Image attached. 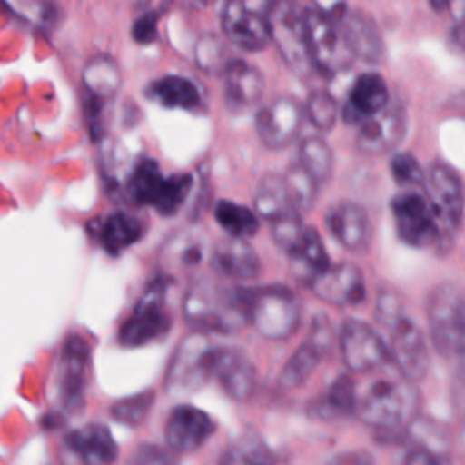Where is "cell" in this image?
I'll return each mask as SVG.
<instances>
[{"mask_svg": "<svg viewBox=\"0 0 465 465\" xmlns=\"http://www.w3.org/2000/svg\"><path fill=\"white\" fill-rule=\"evenodd\" d=\"M418 401L412 381L394 369L392 374L383 372L361 391L356 387L354 414L381 434H398L412 423Z\"/></svg>", "mask_w": 465, "mask_h": 465, "instance_id": "6da1fadb", "label": "cell"}, {"mask_svg": "<svg viewBox=\"0 0 465 465\" xmlns=\"http://www.w3.org/2000/svg\"><path fill=\"white\" fill-rule=\"evenodd\" d=\"M182 312L185 322L198 332H232L247 320L238 287L202 278L196 280L183 296Z\"/></svg>", "mask_w": 465, "mask_h": 465, "instance_id": "7a4b0ae2", "label": "cell"}, {"mask_svg": "<svg viewBox=\"0 0 465 465\" xmlns=\"http://www.w3.org/2000/svg\"><path fill=\"white\" fill-rule=\"evenodd\" d=\"M245 320L263 338L285 340L302 322V302L285 285L238 287Z\"/></svg>", "mask_w": 465, "mask_h": 465, "instance_id": "3957f363", "label": "cell"}, {"mask_svg": "<svg viewBox=\"0 0 465 465\" xmlns=\"http://www.w3.org/2000/svg\"><path fill=\"white\" fill-rule=\"evenodd\" d=\"M425 198L436 225L434 249L449 252L458 238L463 218V189L460 174L443 162H434L427 173Z\"/></svg>", "mask_w": 465, "mask_h": 465, "instance_id": "277c9868", "label": "cell"}, {"mask_svg": "<svg viewBox=\"0 0 465 465\" xmlns=\"http://www.w3.org/2000/svg\"><path fill=\"white\" fill-rule=\"evenodd\" d=\"M216 345L211 341L209 334L193 331L185 334L165 371V389L171 394H189L203 387L213 378Z\"/></svg>", "mask_w": 465, "mask_h": 465, "instance_id": "5b68a950", "label": "cell"}, {"mask_svg": "<svg viewBox=\"0 0 465 465\" xmlns=\"http://www.w3.org/2000/svg\"><path fill=\"white\" fill-rule=\"evenodd\" d=\"M427 318L434 349L445 356H460L465 338V305L461 289L443 282L432 289L427 302Z\"/></svg>", "mask_w": 465, "mask_h": 465, "instance_id": "8992f818", "label": "cell"}, {"mask_svg": "<svg viewBox=\"0 0 465 465\" xmlns=\"http://www.w3.org/2000/svg\"><path fill=\"white\" fill-rule=\"evenodd\" d=\"M189 189V174L163 176L160 165L151 158L138 162L127 182V193L131 200L138 205L154 207L162 216L174 214L185 202Z\"/></svg>", "mask_w": 465, "mask_h": 465, "instance_id": "52a82bcc", "label": "cell"}, {"mask_svg": "<svg viewBox=\"0 0 465 465\" xmlns=\"http://www.w3.org/2000/svg\"><path fill=\"white\" fill-rule=\"evenodd\" d=\"M267 31L285 60V64L300 76L312 71L305 42V16L303 7L296 0H269L267 5Z\"/></svg>", "mask_w": 465, "mask_h": 465, "instance_id": "ba28073f", "label": "cell"}, {"mask_svg": "<svg viewBox=\"0 0 465 465\" xmlns=\"http://www.w3.org/2000/svg\"><path fill=\"white\" fill-rule=\"evenodd\" d=\"M165 289L167 282L163 276L147 285L129 318L120 325V345L129 349L143 347L169 332L171 318L165 311Z\"/></svg>", "mask_w": 465, "mask_h": 465, "instance_id": "9c48e42d", "label": "cell"}, {"mask_svg": "<svg viewBox=\"0 0 465 465\" xmlns=\"http://www.w3.org/2000/svg\"><path fill=\"white\" fill-rule=\"evenodd\" d=\"M305 16V42L312 69H320L325 74H336L345 71L352 64V54L341 36L338 22L303 7Z\"/></svg>", "mask_w": 465, "mask_h": 465, "instance_id": "30bf717a", "label": "cell"}, {"mask_svg": "<svg viewBox=\"0 0 465 465\" xmlns=\"http://www.w3.org/2000/svg\"><path fill=\"white\" fill-rule=\"evenodd\" d=\"M269 0H223L222 29L225 36L242 51H262L269 44L267 31Z\"/></svg>", "mask_w": 465, "mask_h": 465, "instance_id": "8fae6325", "label": "cell"}, {"mask_svg": "<svg viewBox=\"0 0 465 465\" xmlns=\"http://www.w3.org/2000/svg\"><path fill=\"white\" fill-rule=\"evenodd\" d=\"M391 331L387 347L394 369L409 381H420L427 376L430 358L420 327L403 312L385 325Z\"/></svg>", "mask_w": 465, "mask_h": 465, "instance_id": "7c38bea8", "label": "cell"}, {"mask_svg": "<svg viewBox=\"0 0 465 465\" xmlns=\"http://www.w3.org/2000/svg\"><path fill=\"white\" fill-rule=\"evenodd\" d=\"M334 341V329L329 322V316L316 314L309 327L307 338L292 352V356L283 365L278 376L280 389H296L303 385L311 374L316 371L320 361L329 352Z\"/></svg>", "mask_w": 465, "mask_h": 465, "instance_id": "4fadbf2b", "label": "cell"}, {"mask_svg": "<svg viewBox=\"0 0 465 465\" xmlns=\"http://www.w3.org/2000/svg\"><path fill=\"white\" fill-rule=\"evenodd\" d=\"M340 352L351 372L365 374L385 367L389 351L378 332L365 322L349 318L340 331Z\"/></svg>", "mask_w": 465, "mask_h": 465, "instance_id": "5bb4252c", "label": "cell"}, {"mask_svg": "<svg viewBox=\"0 0 465 465\" xmlns=\"http://www.w3.org/2000/svg\"><path fill=\"white\" fill-rule=\"evenodd\" d=\"M303 105L291 96H278L258 107L254 127L267 149H283L294 142L303 125Z\"/></svg>", "mask_w": 465, "mask_h": 465, "instance_id": "9a60e30c", "label": "cell"}, {"mask_svg": "<svg viewBox=\"0 0 465 465\" xmlns=\"http://www.w3.org/2000/svg\"><path fill=\"white\" fill-rule=\"evenodd\" d=\"M391 213L398 236L411 247H429L436 243V225L425 194L407 189L391 200Z\"/></svg>", "mask_w": 465, "mask_h": 465, "instance_id": "2e32d148", "label": "cell"}, {"mask_svg": "<svg viewBox=\"0 0 465 465\" xmlns=\"http://www.w3.org/2000/svg\"><path fill=\"white\" fill-rule=\"evenodd\" d=\"M214 420L202 409L182 403L176 405L165 421V443L174 452H194L214 434Z\"/></svg>", "mask_w": 465, "mask_h": 465, "instance_id": "e0dca14e", "label": "cell"}, {"mask_svg": "<svg viewBox=\"0 0 465 465\" xmlns=\"http://www.w3.org/2000/svg\"><path fill=\"white\" fill-rule=\"evenodd\" d=\"M311 291L323 302L340 307L358 305L365 300V278L354 263L343 262L329 265L323 272L312 276L309 282Z\"/></svg>", "mask_w": 465, "mask_h": 465, "instance_id": "ac0fdd59", "label": "cell"}, {"mask_svg": "<svg viewBox=\"0 0 465 465\" xmlns=\"http://www.w3.org/2000/svg\"><path fill=\"white\" fill-rule=\"evenodd\" d=\"M407 131V116L400 105H387L372 118L360 124L356 143L367 154L392 151Z\"/></svg>", "mask_w": 465, "mask_h": 465, "instance_id": "d6986e66", "label": "cell"}, {"mask_svg": "<svg viewBox=\"0 0 465 465\" xmlns=\"http://www.w3.org/2000/svg\"><path fill=\"white\" fill-rule=\"evenodd\" d=\"M341 36L352 54L369 64H380L385 56V42L376 22L360 9H347L338 20Z\"/></svg>", "mask_w": 465, "mask_h": 465, "instance_id": "ffe728a7", "label": "cell"}, {"mask_svg": "<svg viewBox=\"0 0 465 465\" xmlns=\"http://www.w3.org/2000/svg\"><path fill=\"white\" fill-rule=\"evenodd\" d=\"M223 94L229 111L247 113L254 109L263 96V76L262 73L240 60H229L223 69Z\"/></svg>", "mask_w": 465, "mask_h": 465, "instance_id": "44dd1931", "label": "cell"}, {"mask_svg": "<svg viewBox=\"0 0 465 465\" xmlns=\"http://www.w3.org/2000/svg\"><path fill=\"white\" fill-rule=\"evenodd\" d=\"M327 227L336 242L351 252H365L371 243V220L367 211L351 200L338 202L327 213Z\"/></svg>", "mask_w": 465, "mask_h": 465, "instance_id": "7402d4cb", "label": "cell"}, {"mask_svg": "<svg viewBox=\"0 0 465 465\" xmlns=\"http://www.w3.org/2000/svg\"><path fill=\"white\" fill-rule=\"evenodd\" d=\"M89 360H91L89 343L82 336L71 334L62 347L60 372H58V383H60L64 403L71 409L82 403L85 383H87Z\"/></svg>", "mask_w": 465, "mask_h": 465, "instance_id": "603a6c76", "label": "cell"}, {"mask_svg": "<svg viewBox=\"0 0 465 465\" xmlns=\"http://www.w3.org/2000/svg\"><path fill=\"white\" fill-rule=\"evenodd\" d=\"M213 378L218 380L229 398L238 401L247 400L256 385L254 365L242 351L232 347H216Z\"/></svg>", "mask_w": 465, "mask_h": 465, "instance_id": "cb8c5ba5", "label": "cell"}, {"mask_svg": "<svg viewBox=\"0 0 465 465\" xmlns=\"http://www.w3.org/2000/svg\"><path fill=\"white\" fill-rule=\"evenodd\" d=\"M387 105L389 89L385 80L378 73H363L354 80L341 114L347 124L360 125Z\"/></svg>", "mask_w": 465, "mask_h": 465, "instance_id": "d4e9b609", "label": "cell"}, {"mask_svg": "<svg viewBox=\"0 0 465 465\" xmlns=\"http://www.w3.org/2000/svg\"><path fill=\"white\" fill-rule=\"evenodd\" d=\"M211 267L232 280H252L262 271V262L247 240L225 238L211 252Z\"/></svg>", "mask_w": 465, "mask_h": 465, "instance_id": "484cf974", "label": "cell"}, {"mask_svg": "<svg viewBox=\"0 0 465 465\" xmlns=\"http://www.w3.org/2000/svg\"><path fill=\"white\" fill-rule=\"evenodd\" d=\"M65 445L87 465H113L118 445L111 430L102 423H87L65 436Z\"/></svg>", "mask_w": 465, "mask_h": 465, "instance_id": "4316f807", "label": "cell"}, {"mask_svg": "<svg viewBox=\"0 0 465 465\" xmlns=\"http://www.w3.org/2000/svg\"><path fill=\"white\" fill-rule=\"evenodd\" d=\"M82 85L89 98L100 104L111 100L122 85V73L116 60L109 54L91 56L82 69Z\"/></svg>", "mask_w": 465, "mask_h": 465, "instance_id": "83f0119b", "label": "cell"}, {"mask_svg": "<svg viewBox=\"0 0 465 465\" xmlns=\"http://www.w3.org/2000/svg\"><path fill=\"white\" fill-rule=\"evenodd\" d=\"M143 234V223L140 218L127 211H114L104 218L98 227V240L105 252L116 256L122 251L134 245Z\"/></svg>", "mask_w": 465, "mask_h": 465, "instance_id": "f1b7e54d", "label": "cell"}, {"mask_svg": "<svg viewBox=\"0 0 465 465\" xmlns=\"http://www.w3.org/2000/svg\"><path fill=\"white\" fill-rule=\"evenodd\" d=\"M145 94L169 109H196L202 102L198 87L185 76L167 74L151 82L145 89Z\"/></svg>", "mask_w": 465, "mask_h": 465, "instance_id": "f546056e", "label": "cell"}, {"mask_svg": "<svg viewBox=\"0 0 465 465\" xmlns=\"http://www.w3.org/2000/svg\"><path fill=\"white\" fill-rule=\"evenodd\" d=\"M254 207H256V213L269 222H276L289 214H300L294 209V203L291 200L283 176L274 173L262 176V180L258 182Z\"/></svg>", "mask_w": 465, "mask_h": 465, "instance_id": "4dcf8cb0", "label": "cell"}, {"mask_svg": "<svg viewBox=\"0 0 465 465\" xmlns=\"http://www.w3.org/2000/svg\"><path fill=\"white\" fill-rule=\"evenodd\" d=\"M218 465H276V456L258 434L249 432L225 449Z\"/></svg>", "mask_w": 465, "mask_h": 465, "instance_id": "1f68e13d", "label": "cell"}, {"mask_svg": "<svg viewBox=\"0 0 465 465\" xmlns=\"http://www.w3.org/2000/svg\"><path fill=\"white\" fill-rule=\"evenodd\" d=\"M298 165L322 187L332 176V167H334L332 149L323 138L309 136L300 143Z\"/></svg>", "mask_w": 465, "mask_h": 465, "instance_id": "d6a6232c", "label": "cell"}, {"mask_svg": "<svg viewBox=\"0 0 465 465\" xmlns=\"http://www.w3.org/2000/svg\"><path fill=\"white\" fill-rule=\"evenodd\" d=\"M214 218L232 238L247 240L258 231V216L245 205L229 200H220L214 205Z\"/></svg>", "mask_w": 465, "mask_h": 465, "instance_id": "836d02e7", "label": "cell"}, {"mask_svg": "<svg viewBox=\"0 0 465 465\" xmlns=\"http://www.w3.org/2000/svg\"><path fill=\"white\" fill-rule=\"evenodd\" d=\"M356 381L349 374H340L329 387L320 414L322 416H349L354 414L356 405Z\"/></svg>", "mask_w": 465, "mask_h": 465, "instance_id": "e575fe53", "label": "cell"}, {"mask_svg": "<svg viewBox=\"0 0 465 465\" xmlns=\"http://www.w3.org/2000/svg\"><path fill=\"white\" fill-rule=\"evenodd\" d=\"M154 405V391H140L133 396H125L111 405V416L127 427H138L145 421Z\"/></svg>", "mask_w": 465, "mask_h": 465, "instance_id": "d590c367", "label": "cell"}, {"mask_svg": "<svg viewBox=\"0 0 465 465\" xmlns=\"http://www.w3.org/2000/svg\"><path fill=\"white\" fill-rule=\"evenodd\" d=\"M283 180H285V185H287V191L291 194V200L294 203V209L302 214V213H307L314 200H316V194H318V189L320 185L298 165H291L287 169L285 174H282Z\"/></svg>", "mask_w": 465, "mask_h": 465, "instance_id": "8d00e7d4", "label": "cell"}, {"mask_svg": "<svg viewBox=\"0 0 465 465\" xmlns=\"http://www.w3.org/2000/svg\"><path fill=\"white\" fill-rule=\"evenodd\" d=\"M303 116L320 131H331L338 116V104L334 96L325 89H316L309 94Z\"/></svg>", "mask_w": 465, "mask_h": 465, "instance_id": "74e56055", "label": "cell"}, {"mask_svg": "<svg viewBox=\"0 0 465 465\" xmlns=\"http://www.w3.org/2000/svg\"><path fill=\"white\" fill-rule=\"evenodd\" d=\"M271 232H272V240L274 243L289 256L292 258L300 245L303 243V238H305V232H307V227L309 225H303L302 222V216L300 214H289V216H283L276 222H271Z\"/></svg>", "mask_w": 465, "mask_h": 465, "instance_id": "f35d334b", "label": "cell"}, {"mask_svg": "<svg viewBox=\"0 0 465 465\" xmlns=\"http://www.w3.org/2000/svg\"><path fill=\"white\" fill-rule=\"evenodd\" d=\"M0 2L27 24L45 25L53 20V4L49 0H0Z\"/></svg>", "mask_w": 465, "mask_h": 465, "instance_id": "ab89813d", "label": "cell"}, {"mask_svg": "<svg viewBox=\"0 0 465 465\" xmlns=\"http://www.w3.org/2000/svg\"><path fill=\"white\" fill-rule=\"evenodd\" d=\"M391 174L400 185L414 187L423 183V171L420 162L411 153H396L391 158Z\"/></svg>", "mask_w": 465, "mask_h": 465, "instance_id": "60d3db41", "label": "cell"}, {"mask_svg": "<svg viewBox=\"0 0 465 465\" xmlns=\"http://www.w3.org/2000/svg\"><path fill=\"white\" fill-rule=\"evenodd\" d=\"M194 58L198 62V67H202L205 71L223 69V65L227 64L223 58V47H222L220 40L211 35L200 38V42L194 49Z\"/></svg>", "mask_w": 465, "mask_h": 465, "instance_id": "b9f144b4", "label": "cell"}, {"mask_svg": "<svg viewBox=\"0 0 465 465\" xmlns=\"http://www.w3.org/2000/svg\"><path fill=\"white\" fill-rule=\"evenodd\" d=\"M129 465H174L171 454L154 443H140L129 458Z\"/></svg>", "mask_w": 465, "mask_h": 465, "instance_id": "7bdbcfd3", "label": "cell"}, {"mask_svg": "<svg viewBox=\"0 0 465 465\" xmlns=\"http://www.w3.org/2000/svg\"><path fill=\"white\" fill-rule=\"evenodd\" d=\"M131 35L138 44H153L158 38V13L149 11L136 18Z\"/></svg>", "mask_w": 465, "mask_h": 465, "instance_id": "ee69618b", "label": "cell"}, {"mask_svg": "<svg viewBox=\"0 0 465 465\" xmlns=\"http://www.w3.org/2000/svg\"><path fill=\"white\" fill-rule=\"evenodd\" d=\"M403 465H449L445 452L416 443L403 460Z\"/></svg>", "mask_w": 465, "mask_h": 465, "instance_id": "f6af8a7d", "label": "cell"}, {"mask_svg": "<svg viewBox=\"0 0 465 465\" xmlns=\"http://www.w3.org/2000/svg\"><path fill=\"white\" fill-rule=\"evenodd\" d=\"M327 465H376L371 452L363 449H352V450H341L334 454Z\"/></svg>", "mask_w": 465, "mask_h": 465, "instance_id": "bcb514c9", "label": "cell"}, {"mask_svg": "<svg viewBox=\"0 0 465 465\" xmlns=\"http://www.w3.org/2000/svg\"><path fill=\"white\" fill-rule=\"evenodd\" d=\"M312 9L332 18L338 20L349 7H347V0H311Z\"/></svg>", "mask_w": 465, "mask_h": 465, "instance_id": "7dc6e473", "label": "cell"}, {"mask_svg": "<svg viewBox=\"0 0 465 465\" xmlns=\"http://www.w3.org/2000/svg\"><path fill=\"white\" fill-rule=\"evenodd\" d=\"M430 4V7L434 11H445V9H452V7H458V13H460V7H461V0H427Z\"/></svg>", "mask_w": 465, "mask_h": 465, "instance_id": "c3c4849f", "label": "cell"}]
</instances>
